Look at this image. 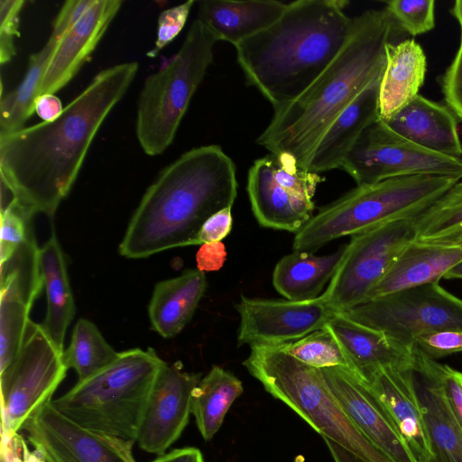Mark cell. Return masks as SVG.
<instances>
[{
	"mask_svg": "<svg viewBox=\"0 0 462 462\" xmlns=\"http://www.w3.org/2000/svg\"><path fill=\"white\" fill-rule=\"evenodd\" d=\"M139 64L99 71L54 120L0 136L2 187L32 215L53 217L68 196L89 147L133 83Z\"/></svg>",
	"mask_w": 462,
	"mask_h": 462,
	"instance_id": "obj_1",
	"label": "cell"
},
{
	"mask_svg": "<svg viewBox=\"0 0 462 462\" xmlns=\"http://www.w3.org/2000/svg\"><path fill=\"white\" fill-rule=\"evenodd\" d=\"M396 23L384 9L354 17L346 43L329 66L294 100L274 109L256 143L272 153L287 154L306 170L335 119L383 76L385 45Z\"/></svg>",
	"mask_w": 462,
	"mask_h": 462,
	"instance_id": "obj_2",
	"label": "cell"
},
{
	"mask_svg": "<svg viewBox=\"0 0 462 462\" xmlns=\"http://www.w3.org/2000/svg\"><path fill=\"white\" fill-rule=\"evenodd\" d=\"M236 195V166L220 146L185 152L146 189L119 245L120 254L140 259L197 245L206 220L232 207Z\"/></svg>",
	"mask_w": 462,
	"mask_h": 462,
	"instance_id": "obj_3",
	"label": "cell"
},
{
	"mask_svg": "<svg viewBox=\"0 0 462 462\" xmlns=\"http://www.w3.org/2000/svg\"><path fill=\"white\" fill-rule=\"evenodd\" d=\"M346 0H297L271 26L236 45L247 82L273 110L297 98L339 54L352 32Z\"/></svg>",
	"mask_w": 462,
	"mask_h": 462,
	"instance_id": "obj_4",
	"label": "cell"
},
{
	"mask_svg": "<svg viewBox=\"0 0 462 462\" xmlns=\"http://www.w3.org/2000/svg\"><path fill=\"white\" fill-rule=\"evenodd\" d=\"M164 362L149 347L119 352L109 365L51 400L68 419L90 430L135 442Z\"/></svg>",
	"mask_w": 462,
	"mask_h": 462,
	"instance_id": "obj_5",
	"label": "cell"
},
{
	"mask_svg": "<svg viewBox=\"0 0 462 462\" xmlns=\"http://www.w3.org/2000/svg\"><path fill=\"white\" fill-rule=\"evenodd\" d=\"M459 180L440 175H412L356 186L321 208L295 234L293 251L315 253L339 237L418 217Z\"/></svg>",
	"mask_w": 462,
	"mask_h": 462,
	"instance_id": "obj_6",
	"label": "cell"
},
{
	"mask_svg": "<svg viewBox=\"0 0 462 462\" xmlns=\"http://www.w3.org/2000/svg\"><path fill=\"white\" fill-rule=\"evenodd\" d=\"M243 365L267 393L322 438L337 442L365 462H393L351 421L329 390L321 369L268 346H251Z\"/></svg>",
	"mask_w": 462,
	"mask_h": 462,
	"instance_id": "obj_7",
	"label": "cell"
},
{
	"mask_svg": "<svg viewBox=\"0 0 462 462\" xmlns=\"http://www.w3.org/2000/svg\"><path fill=\"white\" fill-rule=\"evenodd\" d=\"M217 41L195 19L179 51L149 75L137 102L135 133L143 152L162 154L173 142L190 100L213 60Z\"/></svg>",
	"mask_w": 462,
	"mask_h": 462,
	"instance_id": "obj_8",
	"label": "cell"
},
{
	"mask_svg": "<svg viewBox=\"0 0 462 462\" xmlns=\"http://www.w3.org/2000/svg\"><path fill=\"white\" fill-rule=\"evenodd\" d=\"M63 352L41 324L30 320L18 355L0 372L1 433H18L51 401L68 371Z\"/></svg>",
	"mask_w": 462,
	"mask_h": 462,
	"instance_id": "obj_9",
	"label": "cell"
},
{
	"mask_svg": "<svg viewBox=\"0 0 462 462\" xmlns=\"http://www.w3.org/2000/svg\"><path fill=\"white\" fill-rule=\"evenodd\" d=\"M416 217L392 221L351 236L321 294L333 310L343 312L367 301L401 254L416 241Z\"/></svg>",
	"mask_w": 462,
	"mask_h": 462,
	"instance_id": "obj_10",
	"label": "cell"
},
{
	"mask_svg": "<svg viewBox=\"0 0 462 462\" xmlns=\"http://www.w3.org/2000/svg\"><path fill=\"white\" fill-rule=\"evenodd\" d=\"M340 313L408 347L419 336L462 329V300L439 282L390 293Z\"/></svg>",
	"mask_w": 462,
	"mask_h": 462,
	"instance_id": "obj_11",
	"label": "cell"
},
{
	"mask_svg": "<svg viewBox=\"0 0 462 462\" xmlns=\"http://www.w3.org/2000/svg\"><path fill=\"white\" fill-rule=\"evenodd\" d=\"M323 180L287 154L271 152L255 160L246 184L255 219L263 227L297 234L314 216L313 198Z\"/></svg>",
	"mask_w": 462,
	"mask_h": 462,
	"instance_id": "obj_12",
	"label": "cell"
},
{
	"mask_svg": "<svg viewBox=\"0 0 462 462\" xmlns=\"http://www.w3.org/2000/svg\"><path fill=\"white\" fill-rule=\"evenodd\" d=\"M340 169L357 186L412 175L462 179V158L426 150L402 137L380 119L364 131Z\"/></svg>",
	"mask_w": 462,
	"mask_h": 462,
	"instance_id": "obj_13",
	"label": "cell"
},
{
	"mask_svg": "<svg viewBox=\"0 0 462 462\" xmlns=\"http://www.w3.org/2000/svg\"><path fill=\"white\" fill-rule=\"evenodd\" d=\"M239 314L238 346H280L326 327L338 313L322 295L309 300L249 298L234 305Z\"/></svg>",
	"mask_w": 462,
	"mask_h": 462,
	"instance_id": "obj_14",
	"label": "cell"
},
{
	"mask_svg": "<svg viewBox=\"0 0 462 462\" xmlns=\"http://www.w3.org/2000/svg\"><path fill=\"white\" fill-rule=\"evenodd\" d=\"M23 430L44 462H136L134 442L83 428L60 413L51 401Z\"/></svg>",
	"mask_w": 462,
	"mask_h": 462,
	"instance_id": "obj_15",
	"label": "cell"
},
{
	"mask_svg": "<svg viewBox=\"0 0 462 462\" xmlns=\"http://www.w3.org/2000/svg\"><path fill=\"white\" fill-rule=\"evenodd\" d=\"M201 374L183 370L180 361L165 363L147 402L136 442L155 455H162L180 438L187 426L191 394Z\"/></svg>",
	"mask_w": 462,
	"mask_h": 462,
	"instance_id": "obj_16",
	"label": "cell"
},
{
	"mask_svg": "<svg viewBox=\"0 0 462 462\" xmlns=\"http://www.w3.org/2000/svg\"><path fill=\"white\" fill-rule=\"evenodd\" d=\"M321 372L341 408L370 442L393 462H417L367 381L340 367Z\"/></svg>",
	"mask_w": 462,
	"mask_h": 462,
	"instance_id": "obj_17",
	"label": "cell"
},
{
	"mask_svg": "<svg viewBox=\"0 0 462 462\" xmlns=\"http://www.w3.org/2000/svg\"><path fill=\"white\" fill-rule=\"evenodd\" d=\"M121 0H96L64 34L50 60L39 96L55 94L78 73L121 8Z\"/></svg>",
	"mask_w": 462,
	"mask_h": 462,
	"instance_id": "obj_18",
	"label": "cell"
},
{
	"mask_svg": "<svg viewBox=\"0 0 462 462\" xmlns=\"http://www.w3.org/2000/svg\"><path fill=\"white\" fill-rule=\"evenodd\" d=\"M366 381L390 414L416 461L426 462L430 448L414 371L379 368L372 372Z\"/></svg>",
	"mask_w": 462,
	"mask_h": 462,
	"instance_id": "obj_19",
	"label": "cell"
},
{
	"mask_svg": "<svg viewBox=\"0 0 462 462\" xmlns=\"http://www.w3.org/2000/svg\"><path fill=\"white\" fill-rule=\"evenodd\" d=\"M336 336L358 375L367 376L379 368H416L413 347L399 343L384 332L356 322L338 312L327 325Z\"/></svg>",
	"mask_w": 462,
	"mask_h": 462,
	"instance_id": "obj_20",
	"label": "cell"
},
{
	"mask_svg": "<svg viewBox=\"0 0 462 462\" xmlns=\"http://www.w3.org/2000/svg\"><path fill=\"white\" fill-rule=\"evenodd\" d=\"M383 122L402 137L426 150L462 158L457 116L448 106L418 95Z\"/></svg>",
	"mask_w": 462,
	"mask_h": 462,
	"instance_id": "obj_21",
	"label": "cell"
},
{
	"mask_svg": "<svg viewBox=\"0 0 462 462\" xmlns=\"http://www.w3.org/2000/svg\"><path fill=\"white\" fill-rule=\"evenodd\" d=\"M381 79L362 91L335 119L319 142L307 171L320 173L340 169L364 131L380 120Z\"/></svg>",
	"mask_w": 462,
	"mask_h": 462,
	"instance_id": "obj_22",
	"label": "cell"
},
{
	"mask_svg": "<svg viewBox=\"0 0 462 462\" xmlns=\"http://www.w3.org/2000/svg\"><path fill=\"white\" fill-rule=\"evenodd\" d=\"M287 6L275 0H203L198 19L218 41L234 46L274 23Z\"/></svg>",
	"mask_w": 462,
	"mask_h": 462,
	"instance_id": "obj_23",
	"label": "cell"
},
{
	"mask_svg": "<svg viewBox=\"0 0 462 462\" xmlns=\"http://www.w3.org/2000/svg\"><path fill=\"white\" fill-rule=\"evenodd\" d=\"M462 261V247L414 242L371 291L367 301L400 291L439 282Z\"/></svg>",
	"mask_w": 462,
	"mask_h": 462,
	"instance_id": "obj_24",
	"label": "cell"
},
{
	"mask_svg": "<svg viewBox=\"0 0 462 462\" xmlns=\"http://www.w3.org/2000/svg\"><path fill=\"white\" fill-rule=\"evenodd\" d=\"M386 65L379 87L380 119L385 121L411 102L423 85L427 59L413 39L385 45Z\"/></svg>",
	"mask_w": 462,
	"mask_h": 462,
	"instance_id": "obj_25",
	"label": "cell"
},
{
	"mask_svg": "<svg viewBox=\"0 0 462 462\" xmlns=\"http://www.w3.org/2000/svg\"><path fill=\"white\" fill-rule=\"evenodd\" d=\"M206 287L205 273L198 269L159 282L148 307L152 329L164 338L178 335L193 317Z\"/></svg>",
	"mask_w": 462,
	"mask_h": 462,
	"instance_id": "obj_26",
	"label": "cell"
},
{
	"mask_svg": "<svg viewBox=\"0 0 462 462\" xmlns=\"http://www.w3.org/2000/svg\"><path fill=\"white\" fill-rule=\"evenodd\" d=\"M345 247L346 245L332 254L323 255L302 251L284 255L273 273L275 290L291 300L318 298L338 267Z\"/></svg>",
	"mask_w": 462,
	"mask_h": 462,
	"instance_id": "obj_27",
	"label": "cell"
},
{
	"mask_svg": "<svg viewBox=\"0 0 462 462\" xmlns=\"http://www.w3.org/2000/svg\"><path fill=\"white\" fill-rule=\"evenodd\" d=\"M40 266L47 297L46 316L41 325L55 345L64 350V337L75 314V303L65 256L54 230L40 248Z\"/></svg>",
	"mask_w": 462,
	"mask_h": 462,
	"instance_id": "obj_28",
	"label": "cell"
},
{
	"mask_svg": "<svg viewBox=\"0 0 462 462\" xmlns=\"http://www.w3.org/2000/svg\"><path fill=\"white\" fill-rule=\"evenodd\" d=\"M415 386L430 448L426 462H462V430L451 414L439 386L418 373Z\"/></svg>",
	"mask_w": 462,
	"mask_h": 462,
	"instance_id": "obj_29",
	"label": "cell"
},
{
	"mask_svg": "<svg viewBox=\"0 0 462 462\" xmlns=\"http://www.w3.org/2000/svg\"><path fill=\"white\" fill-rule=\"evenodd\" d=\"M243 391L242 382L218 365H213L200 379L191 394L190 411L206 441L218 431L229 408Z\"/></svg>",
	"mask_w": 462,
	"mask_h": 462,
	"instance_id": "obj_30",
	"label": "cell"
},
{
	"mask_svg": "<svg viewBox=\"0 0 462 462\" xmlns=\"http://www.w3.org/2000/svg\"><path fill=\"white\" fill-rule=\"evenodd\" d=\"M60 40L50 35L42 48L29 57L22 82L0 101V136L23 128L35 112V100L50 60Z\"/></svg>",
	"mask_w": 462,
	"mask_h": 462,
	"instance_id": "obj_31",
	"label": "cell"
},
{
	"mask_svg": "<svg viewBox=\"0 0 462 462\" xmlns=\"http://www.w3.org/2000/svg\"><path fill=\"white\" fill-rule=\"evenodd\" d=\"M415 242L462 247V179L416 217Z\"/></svg>",
	"mask_w": 462,
	"mask_h": 462,
	"instance_id": "obj_32",
	"label": "cell"
},
{
	"mask_svg": "<svg viewBox=\"0 0 462 462\" xmlns=\"http://www.w3.org/2000/svg\"><path fill=\"white\" fill-rule=\"evenodd\" d=\"M0 299L24 303L32 308L43 281L40 248L33 233L5 261L1 262Z\"/></svg>",
	"mask_w": 462,
	"mask_h": 462,
	"instance_id": "obj_33",
	"label": "cell"
},
{
	"mask_svg": "<svg viewBox=\"0 0 462 462\" xmlns=\"http://www.w3.org/2000/svg\"><path fill=\"white\" fill-rule=\"evenodd\" d=\"M118 354L94 323L80 318L74 326L70 343L63 352V359L68 369L75 370L78 381H83L113 363Z\"/></svg>",
	"mask_w": 462,
	"mask_h": 462,
	"instance_id": "obj_34",
	"label": "cell"
},
{
	"mask_svg": "<svg viewBox=\"0 0 462 462\" xmlns=\"http://www.w3.org/2000/svg\"><path fill=\"white\" fill-rule=\"evenodd\" d=\"M273 346L318 369L340 367L357 374L343 346L328 326L299 340Z\"/></svg>",
	"mask_w": 462,
	"mask_h": 462,
	"instance_id": "obj_35",
	"label": "cell"
},
{
	"mask_svg": "<svg viewBox=\"0 0 462 462\" xmlns=\"http://www.w3.org/2000/svg\"><path fill=\"white\" fill-rule=\"evenodd\" d=\"M413 348L416 356L414 372L431 379L439 386L451 414L462 430V372Z\"/></svg>",
	"mask_w": 462,
	"mask_h": 462,
	"instance_id": "obj_36",
	"label": "cell"
},
{
	"mask_svg": "<svg viewBox=\"0 0 462 462\" xmlns=\"http://www.w3.org/2000/svg\"><path fill=\"white\" fill-rule=\"evenodd\" d=\"M32 216L14 198L1 206L0 263L8 259L32 233Z\"/></svg>",
	"mask_w": 462,
	"mask_h": 462,
	"instance_id": "obj_37",
	"label": "cell"
},
{
	"mask_svg": "<svg viewBox=\"0 0 462 462\" xmlns=\"http://www.w3.org/2000/svg\"><path fill=\"white\" fill-rule=\"evenodd\" d=\"M385 5L396 24L412 36L430 32L435 26L434 0H390Z\"/></svg>",
	"mask_w": 462,
	"mask_h": 462,
	"instance_id": "obj_38",
	"label": "cell"
},
{
	"mask_svg": "<svg viewBox=\"0 0 462 462\" xmlns=\"http://www.w3.org/2000/svg\"><path fill=\"white\" fill-rule=\"evenodd\" d=\"M194 4L193 0H189L165 9L160 14L154 47L149 51L147 56L155 58L165 46L178 36L185 25Z\"/></svg>",
	"mask_w": 462,
	"mask_h": 462,
	"instance_id": "obj_39",
	"label": "cell"
},
{
	"mask_svg": "<svg viewBox=\"0 0 462 462\" xmlns=\"http://www.w3.org/2000/svg\"><path fill=\"white\" fill-rule=\"evenodd\" d=\"M25 1H0V63L9 62L15 54L14 41L19 36V14Z\"/></svg>",
	"mask_w": 462,
	"mask_h": 462,
	"instance_id": "obj_40",
	"label": "cell"
},
{
	"mask_svg": "<svg viewBox=\"0 0 462 462\" xmlns=\"http://www.w3.org/2000/svg\"><path fill=\"white\" fill-rule=\"evenodd\" d=\"M413 346L434 360L462 353V329L438 330L419 336Z\"/></svg>",
	"mask_w": 462,
	"mask_h": 462,
	"instance_id": "obj_41",
	"label": "cell"
},
{
	"mask_svg": "<svg viewBox=\"0 0 462 462\" xmlns=\"http://www.w3.org/2000/svg\"><path fill=\"white\" fill-rule=\"evenodd\" d=\"M441 88L447 106L462 120V33L457 51L442 76Z\"/></svg>",
	"mask_w": 462,
	"mask_h": 462,
	"instance_id": "obj_42",
	"label": "cell"
},
{
	"mask_svg": "<svg viewBox=\"0 0 462 462\" xmlns=\"http://www.w3.org/2000/svg\"><path fill=\"white\" fill-rule=\"evenodd\" d=\"M95 1L96 0L66 1L53 20L52 31L50 35L60 40L93 5Z\"/></svg>",
	"mask_w": 462,
	"mask_h": 462,
	"instance_id": "obj_43",
	"label": "cell"
},
{
	"mask_svg": "<svg viewBox=\"0 0 462 462\" xmlns=\"http://www.w3.org/2000/svg\"><path fill=\"white\" fill-rule=\"evenodd\" d=\"M232 207L225 208L209 217L201 226L197 245L221 242L229 235L233 226Z\"/></svg>",
	"mask_w": 462,
	"mask_h": 462,
	"instance_id": "obj_44",
	"label": "cell"
},
{
	"mask_svg": "<svg viewBox=\"0 0 462 462\" xmlns=\"http://www.w3.org/2000/svg\"><path fill=\"white\" fill-rule=\"evenodd\" d=\"M226 256V246L222 242L202 244L196 254L197 269L202 273L219 271Z\"/></svg>",
	"mask_w": 462,
	"mask_h": 462,
	"instance_id": "obj_45",
	"label": "cell"
},
{
	"mask_svg": "<svg viewBox=\"0 0 462 462\" xmlns=\"http://www.w3.org/2000/svg\"><path fill=\"white\" fill-rule=\"evenodd\" d=\"M23 440L19 433L13 437L1 433L0 462H23Z\"/></svg>",
	"mask_w": 462,
	"mask_h": 462,
	"instance_id": "obj_46",
	"label": "cell"
},
{
	"mask_svg": "<svg viewBox=\"0 0 462 462\" xmlns=\"http://www.w3.org/2000/svg\"><path fill=\"white\" fill-rule=\"evenodd\" d=\"M63 108L60 99L54 94H43L35 100V112L43 121L54 120Z\"/></svg>",
	"mask_w": 462,
	"mask_h": 462,
	"instance_id": "obj_47",
	"label": "cell"
},
{
	"mask_svg": "<svg viewBox=\"0 0 462 462\" xmlns=\"http://www.w3.org/2000/svg\"><path fill=\"white\" fill-rule=\"evenodd\" d=\"M151 462H204V458L199 448L186 447L160 455Z\"/></svg>",
	"mask_w": 462,
	"mask_h": 462,
	"instance_id": "obj_48",
	"label": "cell"
},
{
	"mask_svg": "<svg viewBox=\"0 0 462 462\" xmlns=\"http://www.w3.org/2000/svg\"><path fill=\"white\" fill-rule=\"evenodd\" d=\"M322 439H324L334 462H365L363 459L337 442L327 438Z\"/></svg>",
	"mask_w": 462,
	"mask_h": 462,
	"instance_id": "obj_49",
	"label": "cell"
},
{
	"mask_svg": "<svg viewBox=\"0 0 462 462\" xmlns=\"http://www.w3.org/2000/svg\"><path fill=\"white\" fill-rule=\"evenodd\" d=\"M23 462H44L41 453L36 449L31 450L25 441L23 440Z\"/></svg>",
	"mask_w": 462,
	"mask_h": 462,
	"instance_id": "obj_50",
	"label": "cell"
},
{
	"mask_svg": "<svg viewBox=\"0 0 462 462\" xmlns=\"http://www.w3.org/2000/svg\"><path fill=\"white\" fill-rule=\"evenodd\" d=\"M451 13L454 17L457 20L462 33V0H457L451 9Z\"/></svg>",
	"mask_w": 462,
	"mask_h": 462,
	"instance_id": "obj_51",
	"label": "cell"
},
{
	"mask_svg": "<svg viewBox=\"0 0 462 462\" xmlns=\"http://www.w3.org/2000/svg\"><path fill=\"white\" fill-rule=\"evenodd\" d=\"M445 279H462V261L454 266L444 277Z\"/></svg>",
	"mask_w": 462,
	"mask_h": 462,
	"instance_id": "obj_52",
	"label": "cell"
}]
</instances>
